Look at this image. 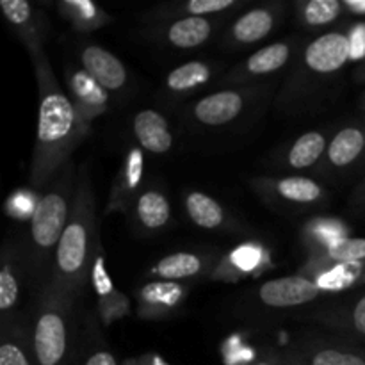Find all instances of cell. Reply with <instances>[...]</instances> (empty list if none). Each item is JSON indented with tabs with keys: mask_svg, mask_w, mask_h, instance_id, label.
Here are the masks:
<instances>
[{
	"mask_svg": "<svg viewBox=\"0 0 365 365\" xmlns=\"http://www.w3.org/2000/svg\"><path fill=\"white\" fill-rule=\"evenodd\" d=\"M0 365H38L32 348L31 324L21 317L2 319Z\"/></svg>",
	"mask_w": 365,
	"mask_h": 365,
	"instance_id": "83f0119b",
	"label": "cell"
},
{
	"mask_svg": "<svg viewBox=\"0 0 365 365\" xmlns=\"http://www.w3.org/2000/svg\"><path fill=\"white\" fill-rule=\"evenodd\" d=\"M287 365H365V346L339 335H303L284 349Z\"/></svg>",
	"mask_w": 365,
	"mask_h": 365,
	"instance_id": "52a82bcc",
	"label": "cell"
},
{
	"mask_svg": "<svg viewBox=\"0 0 365 365\" xmlns=\"http://www.w3.org/2000/svg\"><path fill=\"white\" fill-rule=\"evenodd\" d=\"M220 21L205 16H184L166 21L159 29L164 45L177 50H195L207 45L214 36Z\"/></svg>",
	"mask_w": 365,
	"mask_h": 365,
	"instance_id": "603a6c76",
	"label": "cell"
},
{
	"mask_svg": "<svg viewBox=\"0 0 365 365\" xmlns=\"http://www.w3.org/2000/svg\"><path fill=\"white\" fill-rule=\"evenodd\" d=\"M307 259L324 260V262H365V237H346L328 248L309 253Z\"/></svg>",
	"mask_w": 365,
	"mask_h": 365,
	"instance_id": "e575fe53",
	"label": "cell"
},
{
	"mask_svg": "<svg viewBox=\"0 0 365 365\" xmlns=\"http://www.w3.org/2000/svg\"><path fill=\"white\" fill-rule=\"evenodd\" d=\"M64 82H66V95L70 96L78 118L86 127L91 128L93 121L109 110L110 95L81 64H66Z\"/></svg>",
	"mask_w": 365,
	"mask_h": 365,
	"instance_id": "7c38bea8",
	"label": "cell"
},
{
	"mask_svg": "<svg viewBox=\"0 0 365 365\" xmlns=\"http://www.w3.org/2000/svg\"><path fill=\"white\" fill-rule=\"evenodd\" d=\"M262 88L242 86V88H225L196 100L189 109V120L203 128H223L235 123L246 110L255 106L262 96Z\"/></svg>",
	"mask_w": 365,
	"mask_h": 365,
	"instance_id": "8992f818",
	"label": "cell"
},
{
	"mask_svg": "<svg viewBox=\"0 0 365 365\" xmlns=\"http://www.w3.org/2000/svg\"><path fill=\"white\" fill-rule=\"evenodd\" d=\"M346 237H351L349 225L341 220H331V217H317V220L309 221L302 230V242L307 253L328 248Z\"/></svg>",
	"mask_w": 365,
	"mask_h": 365,
	"instance_id": "4dcf8cb0",
	"label": "cell"
},
{
	"mask_svg": "<svg viewBox=\"0 0 365 365\" xmlns=\"http://www.w3.org/2000/svg\"><path fill=\"white\" fill-rule=\"evenodd\" d=\"M323 291L302 274L267 280L253 294V302L267 310H289L321 299Z\"/></svg>",
	"mask_w": 365,
	"mask_h": 365,
	"instance_id": "8fae6325",
	"label": "cell"
},
{
	"mask_svg": "<svg viewBox=\"0 0 365 365\" xmlns=\"http://www.w3.org/2000/svg\"><path fill=\"white\" fill-rule=\"evenodd\" d=\"M189 289L177 282L153 280L135 291L138 316L146 321H163L175 316L185 303Z\"/></svg>",
	"mask_w": 365,
	"mask_h": 365,
	"instance_id": "2e32d148",
	"label": "cell"
},
{
	"mask_svg": "<svg viewBox=\"0 0 365 365\" xmlns=\"http://www.w3.org/2000/svg\"><path fill=\"white\" fill-rule=\"evenodd\" d=\"M100 319L89 314L86 321V344L84 359L81 365H120L116 355L107 348L102 334H100Z\"/></svg>",
	"mask_w": 365,
	"mask_h": 365,
	"instance_id": "836d02e7",
	"label": "cell"
},
{
	"mask_svg": "<svg viewBox=\"0 0 365 365\" xmlns=\"http://www.w3.org/2000/svg\"><path fill=\"white\" fill-rule=\"evenodd\" d=\"M121 365H170V364H168L163 356L150 353V355H141V356H135V359L125 360Z\"/></svg>",
	"mask_w": 365,
	"mask_h": 365,
	"instance_id": "ab89813d",
	"label": "cell"
},
{
	"mask_svg": "<svg viewBox=\"0 0 365 365\" xmlns=\"http://www.w3.org/2000/svg\"><path fill=\"white\" fill-rule=\"evenodd\" d=\"M31 61L38 81L39 109L29 180L32 189L45 191L56 175L70 163L91 128L82 123L70 96L57 82L45 50L34 53Z\"/></svg>",
	"mask_w": 365,
	"mask_h": 365,
	"instance_id": "6da1fadb",
	"label": "cell"
},
{
	"mask_svg": "<svg viewBox=\"0 0 365 365\" xmlns=\"http://www.w3.org/2000/svg\"><path fill=\"white\" fill-rule=\"evenodd\" d=\"M267 264H269V257H267L264 246L257 245V242H242V245L235 246L230 252L221 255L220 264H217L210 280L237 284L250 274L262 273Z\"/></svg>",
	"mask_w": 365,
	"mask_h": 365,
	"instance_id": "7402d4cb",
	"label": "cell"
},
{
	"mask_svg": "<svg viewBox=\"0 0 365 365\" xmlns=\"http://www.w3.org/2000/svg\"><path fill=\"white\" fill-rule=\"evenodd\" d=\"M359 78L360 81H364L365 82V64L362 68H360V71H359Z\"/></svg>",
	"mask_w": 365,
	"mask_h": 365,
	"instance_id": "b9f144b4",
	"label": "cell"
},
{
	"mask_svg": "<svg viewBox=\"0 0 365 365\" xmlns=\"http://www.w3.org/2000/svg\"><path fill=\"white\" fill-rule=\"evenodd\" d=\"M314 317L330 334L365 346V291L349 302L321 310Z\"/></svg>",
	"mask_w": 365,
	"mask_h": 365,
	"instance_id": "44dd1931",
	"label": "cell"
},
{
	"mask_svg": "<svg viewBox=\"0 0 365 365\" xmlns=\"http://www.w3.org/2000/svg\"><path fill=\"white\" fill-rule=\"evenodd\" d=\"M57 11L78 32L98 31L113 21V16L91 0H61Z\"/></svg>",
	"mask_w": 365,
	"mask_h": 365,
	"instance_id": "f546056e",
	"label": "cell"
},
{
	"mask_svg": "<svg viewBox=\"0 0 365 365\" xmlns=\"http://www.w3.org/2000/svg\"><path fill=\"white\" fill-rule=\"evenodd\" d=\"M330 132L327 130H310L298 135L287 150L280 155V164L292 171L317 170L327 155L328 145H330Z\"/></svg>",
	"mask_w": 365,
	"mask_h": 365,
	"instance_id": "484cf974",
	"label": "cell"
},
{
	"mask_svg": "<svg viewBox=\"0 0 365 365\" xmlns=\"http://www.w3.org/2000/svg\"><path fill=\"white\" fill-rule=\"evenodd\" d=\"M78 64L109 95H121L128 88V70L120 57L96 43L86 41L78 48Z\"/></svg>",
	"mask_w": 365,
	"mask_h": 365,
	"instance_id": "ac0fdd59",
	"label": "cell"
},
{
	"mask_svg": "<svg viewBox=\"0 0 365 365\" xmlns=\"http://www.w3.org/2000/svg\"><path fill=\"white\" fill-rule=\"evenodd\" d=\"M344 6L339 0H307L296 4V16L307 31L330 27L344 14Z\"/></svg>",
	"mask_w": 365,
	"mask_h": 365,
	"instance_id": "1f68e13d",
	"label": "cell"
},
{
	"mask_svg": "<svg viewBox=\"0 0 365 365\" xmlns=\"http://www.w3.org/2000/svg\"><path fill=\"white\" fill-rule=\"evenodd\" d=\"M349 61L351 45L348 31L323 32L307 43L278 98L280 109L291 110L316 102Z\"/></svg>",
	"mask_w": 365,
	"mask_h": 365,
	"instance_id": "277c9868",
	"label": "cell"
},
{
	"mask_svg": "<svg viewBox=\"0 0 365 365\" xmlns=\"http://www.w3.org/2000/svg\"><path fill=\"white\" fill-rule=\"evenodd\" d=\"M7 24L14 31L21 43L27 48L29 56L45 50L46 34H48V18L43 11L36 9L32 4L25 0H2L0 2Z\"/></svg>",
	"mask_w": 365,
	"mask_h": 365,
	"instance_id": "e0dca14e",
	"label": "cell"
},
{
	"mask_svg": "<svg viewBox=\"0 0 365 365\" xmlns=\"http://www.w3.org/2000/svg\"><path fill=\"white\" fill-rule=\"evenodd\" d=\"M217 252H175L157 260L148 271V277L155 280L185 284L212 277L220 264Z\"/></svg>",
	"mask_w": 365,
	"mask_h": 365,
	"instance_id": "5bb4252c",
	"label": "cell"
},
{
	"mask_svg": "<svg viewBox=\"0 0 365 365\" xmlns=\"http://www.w3.org/2000/svg\"><path fill=\"white\" fill-rule=\"evenodd\" d=\"M284 13L285 6L282 2H267L245 11L228 29L225 46L241 48L260 43L278 27Z\"/></svg>",
	"mask_w": 365,
	"mask_h": 365,
	"instance_id": "9a60e30c",
	"label": "cell"
},
{
	"mask_svg": "<svg viewBox=\"0 0 365 365\" xmlns=\"http://www.w3.org/2000/svg\"><path fill=\"white\" fill-rule=\"evenodd\" d=\"M184 209L189 220L203 230L212 232H235L239 230L234 217L227 212L223 205L214 196L203 191L184 192Z\"/></svg>",
	"mask_w": 365,
	"mask_h": 365,
	"instance_id": "4316f807",
	"label": "cell"
},
{
	"mask_svg": "<svg viewBox=\"0 0 365 365\" xmlns=\"http://www.w3.org/2000/svg\"><path fill=\"white\" fill-rule=\"evenodd\" d=\"M348 36L351 45V61H365V24L353 25Z\"/></svg>",
	"mask_w": 365,
	"mask_h": 365,
	"instance_id": "8d00e7d4",
	"label": "cell"
},
{
	"mask_svg": "<svg viewBox=\"0 0 365 365\" xmlns=\"http://www.w3.org/2000/svg\"><path fill=\"white\" fill-rule=\"evenodd\" d=\"M241 7L239 0H187L177 6H166L163 18H184V16H205L212 18L216 14H225Z\"/></svg>",
	"mask_w": 365,
	"mask_h": 365,
	"instance_id": "d6a6232c",
	"label": "cell"
},
{
	"mask_svg": "<svg viewBox=\"0 0 365 365\" xmlns=\"http://www.w3.org/2000/svg\"><path fill=\"white\" fill-rule=\"evenodd\" d=\"M132 135L143 152L164 155L173 148V132L166 116L157 109H141L132 120Z\"/></svg>",
	"mask_w": 365,
	"mask_h": 365,
	"instance_id": "cb8c5ba5",
	"label": "cell"
},
{
	"mask_svg": "<svg viewBox=\"0 0 365 365\" xmlns=\"http://www.w3.org/2000/svg\"><path fill=\"white\" fill-rule=\"evenodd\" d=\"M348 207L356 214V216L365 217V175L362 180L355 185L348 200Z\"/></svg>",
	"mask_w": 365,
	"mask_h": 365,
	"instance_id": "74e56055",
	"label": "cell"
},
{
	"mask_svg": "<svg viewBox=\"0 0 365 365\" xmlns=\"http://www.w3.org/2000/svg\"><path fill=\"white\" fill-rule=\"evenodd\" d=\"M135 228L141 234H157L171 223V205L163 189L148 185L139 192L130 210Z\"/></svg>",
	"mask_w": 365,
	"mask_h": 365,
	"instance_id": "d4e9b609",
	"label": "cell"
},
{
	"mask_svg": "<svg viewBox=\"0 0 365 365\" xmlns=\"http://www.w3.org/2000/svg\"><path fill=\"white\" fill-rule=\"evenodd\" d=\"M100 242L96 203L88 166L78 171L73 209L63 232L50 274V287L78 299L84 294L91 274V262Z\"/></svg>",
	"mask_w": 365,
	"mask_h": 365,
	"instance_id": "7a4b0ae2",
	"label": "cell"
},
{
	"mask_svg": "<svg viewBox=\"0 0 365 365\" xmlns=\"http://www.w3.org/2000/svg\"><path fill=\"white\" fill-rule=\"evenodd\" d=\"M29 282L27 264H25L24 245L6 242L2 250V267H0V314L2 319L18 316V305L21 302V289Z\"/></svg>",
	"mask_w": 365,
	"mask_h": 365,
	"instance_id": "d6986e66",
	"label": "cell"
},
{
	"mask_svg": "<svg viewBox=\"0 0 365 365\" xmlns=\"http://www.w3.org/2000/svg\"><path fill=\"white\" fill-rule=\"evenodd\" d=\"M365 166V123H348L330 139L317 171L321 177L344 178Z\"/></svg>",
	"mask_w": 365,
	"mask_h": 365,
	"instance_id": "9c48e42d",
	"label": "cell"
},
{
	"mask_svg": "<svg viewBox=\"0 0 365 365\" xmlns=\"http://www.w3.org/2000/svg\"><path fill=\"white\" fill-rule=\"evenodd\" d=\"M77 299L46 285L31 314V337L38 365H73L77 348Z\"/></svg>",
	"mask_w": 365,
	"mask_h": 365,
	"instance_id": "5b68a950",
	"label": "cell"
},
{
	"mask_svg": "<svg viewBox=\"0 0 365 365\" xmlns=\"http://www.w3.org/2000/svg\"><path fill=\"white\" fill-rule=\"evenodd\" d=\"M362 106H364V109H365V95H364V98H362Z\"/></svg>",
	"mask_w": 365,
	"mask_h": 365,
	"instance_id": "7bdbcfd3",
	"label": "cell"
},
{
	"mask_svg": "<svg viewBox=\"0 0 365 365\" xmlns=\"http://www.w3.org/2000/svg\"><path fill=\"white\" fill-rule=\"evenodd\" d=\"M298 52V43L294 39H282L271 45L262 46L241 64L232 68L223 78L221 84L228 88H242V86H253V82L273 75L284 70L292 61L294 53Z\"/></svg>",
	"mask_w": 365,
	"mask_h": 365,
	"instance_id": "30bf717a",
	"label": "cell"
},
{
	"mask_svg": "<svg viewBox=\"0 0 365 365\" xmlns=\"http://www.w3.org/2000/svg\"><path fill=\"white\" fill-rule=\"evenodd\" d=\"M252 187L260 198L277 209L305 210L327 203L328 192L323 184L303 175L287 177H257Z\"/></svg>",
	"mask_w": 365,
	"mask_h": 365,
	"instance_id": "ba28073f",
	"label": "cell"
},
{
	"mask_svg": "<svg viewBox=\"0 0 365 365\" xmlns=\"http://www.w3.org/2000/svg\"><path fill=\"white\" fill-rule=\"evenodd\" d=\"M364 123H365V121H364Z\"/></svg>",
	"mask_w": 365,
	"mask_h": 365,
	"instance_id": "ee69618b",
	"label": "cell"
},
{
	"mask_svg": "<svg viewBox=\"0 0 365 365\" xmlns=\"http://www.w3.org/2000/svg\"><path fill=\"white\" fill-rule=\"evenodd\" d=\"M96 310H98V319L102 321L103 327H109L114 321L128 316L130 312V302L123 292L116 291L107 298H102L96 302Z\"/></svg>",
	"mask_w": 365,
	"mask_h": 365,
	"instance_id": "d590c367",
	"label": "cell"
},
{
	"mask_svg": "<svg viewBox=\"0 0 365 365\" xmlns=\"http://www.w3.org/2000/svg\"><path fill=\"white\" fill-rule=\"evenodd\" d=\"M145 180V155L139 146H128L121 166L110 185L103 214H130L134 202L143 191Z\"/></svg>",
	"mask_w": 365,
	"mask_h": 365,
	"instance_id": "4fadbf2b",
	"label": "cell"
},
{
	"mask_svg": "<svg viewBox=\"0 0 365 365\" xmlns=\"http://www.w3.org/2000/svg\"><path fill=\"white\" fill-rule=\"evenodd\" d=\"M344 11L353 16H365V0H344Z\"/></svg>",
	"mask_w": 365,
	"mask_h": 365,
	"instance_id": "60d3db41",
	"label": "cell"
},
{
	"mask_svg": "<svg viewBox=\"0 0 365 365\" xmlns=\"http://www.w3.org/2000/svg\"><path fill=\"white\" fill-rule=\"evenodd\" d=\"M217 75V66L207 61H187L173 68L164 81V93L170 98L182 100L205 88Z\"/></svg>",
	"mask_w": 365,
	"mask_h": 365,
	"instance_id": "f1b7e54d",
	"label": "cell"
},
{
	"mask_svg": "<svg viewBox=\"0 0 365 365\" xmlns=\"http://www.w3.org/2000/svg\"><path fill=\"white\" fill-rule=\"evenodd\" d=\"M77 180L78 171H75L73 160H70L41 192L32 210L29 239L24 250L29 285L38 294L50 282L53 257L73 209Z\"/></svg>",
	"mask_w": 365,
	"mask_h": 365,
	"instance_id": "3957f363",
	"label": "cell"
},
{
	"mask_svg": "<svg viewBox=\"0 0 365 365\" xmlns=\"http://www.w3.org/2000/svg\"><path fill=\"white\" fill-rule=\"evenodd\" d=\"M298 274L312 280L323 294H339L348 289L365 285V262H324L307 259Z\"/></svg>",
	"mask_w": 365,
	"mask_h": 365,
	"instance_id": "ffe728a7",
	"label": "cell"
},
{
	"mask_svg": "<svg viewBox=\"0 0 365 365\" xmlns=\"http://www.w3.org/2000/svg\"><path fill=\"white\" fill-rule=\"evenodd\" d=\"M252 365H287L285 364L284 349H267L260 359H257L255 364Z\"/></svg>",
	"mask_w": 365,
	"mask_h": 365,
	"instance_id": "f35d334b",
	"label": "cell"
}]
</instances>
